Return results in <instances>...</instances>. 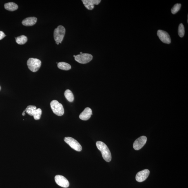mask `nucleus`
<instances>
[{
  "mask_svg": "<svg viewBox=\"0 0 188 188\" xmlns=\"http://www.w3.org/2000/svg\"><path fill=\"white\" fill-rule=\"evenodd\" d=\"M75 56H75V55H74V57H75Z\"/></svg>",
  "mask_w": 188,
  "mask_h": 188,
  "instance_id": "393cba45",
  "label": "nucleus"
},
{
  "mask_svg": "<svg viewBox=\"0 0 188 188\" xmlns=\"http://www.w3.org/2000/svg\"><path fill=\"white\" fill-rule=\"evenodd\" d=\"M178 34L180 37H183L185 34V28L182 23H180L179 26Z\"/></svg>",
  "mask_w": 188,
  "mask_h": 188,
  "instance_id": "aec40b11",
  "label": "nucleus"
},
{
  "mask_svg": "<svg viewBox=\"0 0 188 188\" xmlns=\"http://www.w3.org/2000/svg\"><path fill=\"white\" fill-rule=\"evenodd\" d=\"M66 99L70 102H72L74 100V96L72 91L70 90H67L64 93Z\"/></svg>",
  "mask_w": 188,
  "mask_h": 188,
  "instance_id": "f3484780",
  "label": "nucleus"
},
{
  "mask_svg": "<svg viewBox=\"0 0 188 188\" xmlns=\"http://www.w3.org/2000/svg\"><path fill=\"white\" fill-rule=\"evenodd\" d=\"M147 140V138L145 136L140 137L134 141L133 144V147L136 150L141 149L145 145Z\"/></svg>",
  "mask_w": 188,
  "mask_h": 188,
  "instance_id": "1a4fd4ad",
  "label": "nucleus"
},
{
  "mask_svg": "<svg viewBox=\"0 0 188 188\" xmlns=\"http://www.w3.org/2000/svg\"><path fill=\"white\" fill-rule=\"evenodd\" d=\"M181 7V4H175L171 10L172 13L175 14L177 13L180 10Z\"/></svg>",
  "mask_w": 188,
  "mask_h": 188,
  "instance_id": "412c9836",
  "label": "nucleus"
},
{
  "mask_svg": "<svg viewBox=\"0 0 188 188\" xmlns=\"http://www.w3.org/2000/svg\"><path fill=\"white\" fill-rule=\"evenodd\" d=\"M4 7L6 10L10 11H15L17 10L18 8V5L13 2H9L5 4Z\"/></svg>",
  "mask_w": 188,
  "mask_h": 188,
  "instance_id": "4468645a",
  "label": "nucleus"
},
{
  "mask_svg": "<svg viewBox=\"0 0 188 188\" xmlns=\"http://www.w3.org/2000/svg\"><path fill=\"white\" fill-rule=\"evenodd\" d=\"M6 36L5 34L2 31H0V40L3 39V38Z\"/></svg>",
  "mask_w": 188,
  "mask_h": 188,
  "instance_id": "4be33fe9",
  "label": "nucleus"
},
{
  "mask_svg": "<svg viewBox=\"0 0 188 188\" xmlns=\"http://www.w3.org/2000/svg\"><path fill=\"white\" fill-rule=\"evenodd\" d=\"M27 65L31 71L35 72H37L41 67V61L36 58H30L27 61Z\"/></svg>",
  "mask_w": 188,
  "mask_h": 188,
  "instance_id": "20e7f679",
  "label": "nucleus"
},
{
  "mask_svg": "<svg viewBox=\"0 0 188 188\" xmlns=\"http://www.w3.org/2000/svg\"><path fill=\"white\" fill-rule=\"evenodd\" d=\"M55 180L57 185L61 187L67 188L69 187V182L65 177L60 175H57L55 177Z\"/></svg>",
  "mask_w": 188,
  "mask_h": 188,
  "instance_id": "6e6552de",
  "label": "nucleus"
},
{
  "mask_svg": "<svg viewBox=\"0 0 188 188\" xmlns=\"http://www.w3.org/2000/svg\"><path fill=\"white\" fill-rule=\"evenodd\" d=\"M64 140L65 143L70 146L74 150L78 151H82L81 145L74 138L70 137H65Z\"/></svg>",
  "mask_w": 188,
  "mask_h": 188,
  "instance_id": "39448f33",
  "label": "nucleus"
},
{
  "mask_svg": "<svg viewBox=\"0 0 188 188\" xmlns=\"http://www.w3.org/2000/svg\"><path fill=\"white\" fill-rule=\"evenodd\" d=\"M65 30L64 27L59 25L55 29L54 32V38L56 43H61L64 37Z\"/></svg>",
  "mask_w": 188,
  "mask_h": 188,
  "instance_id": "f03ea898",
  "label": "nucleus"
},
{
  "mask_svg": "<svg viewBox=\"0 0 188 188\" xmlns=\"http://www.w3.org/2000/svg\"><path fill=\"white\" fill-rule=\"evenodd\" d=\"M157 35L162 42L167 44H170L171 42L170 36L165 31L159 30L157 32Z\"/></svg>",
  "mask_w": 188,
  "mask_h": 188,
  "instance_id": "0eeeda50",
  "label": "nucleus"
},
{
  "mask_svg": "<svg viewBox=\"0 0 188 188\" xmlns=\"http://www.w3.org/2000/svg\"><path fill=\"white\" fill-rule=\"evenodd\" d=\"M58 67L59 69L64 70H68L71 68L70 65L65 62H60L58 63Z\"/></svg>",
  "mask_w": 188,
  "mask_h": 188,
  "instance_id": "2eb2a0df",
  "label": "nucleus"
},
{
  "mask_svg": "<svg viewBox=\"0 0 188 188\" xmlns=\"http://www.w3.org/2000/svg\"><path fill=\"white\" fill-rule=\"evenodd\" d=\"M16 42L18 44L23 45L25 44L27 41V38L26 36L24 35H21L15 38Z\"/></svg>",
  "mask_w": 188,
  "mask_h": 188,
  "instance_id": "dca6fc26",
  "label": "nucleus"
},
{
  "mask_svg": "<svg viewBox=\"0 0 188 188\" xmlns=\"http://www.w3.org/2000/svg\"><path fill=\"white\" fill-rule=\"evenodd\" d=\"M37 18L35 17H30L25 18L22 21L23 25L25 26H32L35 24Z\"/></svg>",
  "mask_w": 188,
  "mask_h": 188,
  "instance_id": "ddd939ff",
  "label": "nucleus"
},
{
  "mask_svg": "<svg viewBox=\"0 0 188 188\" xmlns=\"http://www.w3.org/2000/svg\"><path fill=\"white\" fill-rule=\"evenodd\" d=\"M85 8L87 10H92L94 8V5H98L101 0H82V1Z\"/></svg>",
  "mask_w": 188,
  "mask_h": 188,
  "instance_id": "9b49d317",
  "label": "nucleus"
},
{
  "mask_svg": "<svg viewBox=\"0 0 188 188\" xmlns=\"http://www.w3.org/2000/svg\"><path fill=\"white\" fill-rule=\"evenodd\" d=\"M0 90H1V87H0Z\"/></svg>",
  "mask_w": 188,
  "mask_h": 188,
  "instance_id": "a878e982",
  "label": "nucleus"
},
{
  "mask_svg": "<svg viewBox=\"0 0 188 188\" xmlns=\"http://www.w3.org/2000/svg\"><path fill=\"white\" fill-rule=\"evenodd\" d=\"M36 109H37V108L36 106L30 105L27 107L25 111L27 114L30 115V116H33L35 111Z\"/></svg>",
  "mask_w": 188,
  "mask_h": 188,
  "instance_id": "a211bd4d",
  "label": "nucleus"
},
{
  "mask_svg": "<svg viewBox=\"0 0 188 188\" xmlns=\"http://www.w3.org/2000/svg\"><path fill=\"white\" fill-rule=\"evenodd\" d=\"M92 115V111L91 109L89 107H87L80 114L79 118L80 119L87 120L90 119Z\"/></svg>",
  "mask_w": 188,
  "mask_h": 188,
  "instance_id": "f8f14e48",
  "label": "nucleus"
},
{
  "mask_svg": "<svg viewBox=\"0 0 188 188\" xmlns=\"http://www.w3.org/2000/svg\"><path fill=\"white\" fill-rule=\"evenodd\" d=\"M96 144L99 150L101 151L104 160L107 162H110L112 160V155L107 146L101 141L96 142Z\"/></svg>",
  "mask_w": 188,
  "mask_h": 188,
  "instance_id": "f257e3e1",
  "label": "nucleus"
},
{
  "mask_svg": "<svg viewBox=\"0 0 188 188\" xmlns=\"http://www.w3.org/2000/svg\"><path fill=\"white\" fill-rule=\"evenodd\" d=\"M93 59L92 55L88 54H82L75 56V59L78 63L81 64L87 63Z\"/></svg>",
  "mask_w": 188,
  "mask_h": 188,
  "instance_id": "423d86ee",
  "label": "nucleus"
},
{
  "mask_svg": "<svg viewBox=\"0 0 188 188\" xmlns=\"http://www.w3.org/2000/svg\"><path fill=\"white\" fill-rule=\"evenodd\" d=\"M22 115L23 116H24L25 115V113L23 112L22 114Z\"/></svg>",
  "mask_w": 188,
  "mask_h": 188,
  "instance_id": "5701e85b",
  "label": "nucleus"
},
{
  "mask_svg": "<svg viewBox=\"0 0 188 188\" xmlns=\"http://www.w3.org/2000/svg\"><path fill=\"white\" fill-rule=\"evenodd\" d=\"M50 106L53 112L58 116H61L64 113L63 105L57 100H54L51 102Z\"/></svg>",
  "mask_w": 188,
  "mask_h": 188,
  "instance_id": "7ed1b4c3",
  "label": "nucleus"
},
{
  "mask_svg": "<svg viewBox=\"0 0 188 188\" xmlns=\"http://www.w3.org/2000/svg\"><path fill=\"white\" fill-rule=\"evenodd\" d=\"M83 54L82 52H80V54Z\"/></svg>",
  "mask_w": 188,
  "mask_h": 188,
  "instance_id": "b1692460",
  "label": "nucleus"
},
{
  "mask_svg": "<svg viewBox=\"0 0 188 188\" xmlns=\"http://www.w3.org/2000/svg\"><path fill=\"white\" fill-rule=\"evenodd\" d=\"M42 111L41 108L36 109L34 113L33 116L35 120H39L41 118Z\"/></svg>",
  "mask_w": 188,
  "mask_h": 188,
  "instance_id": "6ab92c4d",
  "label": "nucleus"
},
{
  "mask_svg": "<svg viewBox=\"0 0 188 188\" xmlns=\"http://www.w3.org/2000/svg\"><path fill=\"white\" fill-rule=\"evenodd\" d=\"M149 173L150 171L148 169H145L140 171L136 175V180L139 182H144L149 177Z\"/></svg>",
  "mask_w": 188,
  "mask_h": 188,
  "instance_id": "9d476101",
  "label": "nucleus"
}]
</instances>
